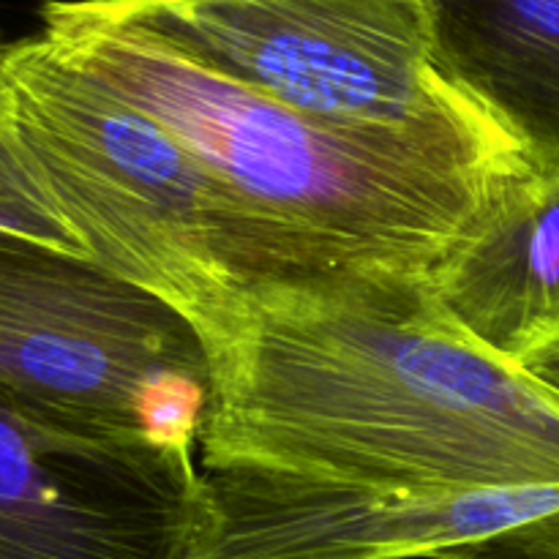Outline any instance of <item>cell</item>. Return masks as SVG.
Returning <instances> with one entry per match:
<instances>
[{
	"mask_svg": "<svg viewBox=\"0 0 559 559\" xmlns=\"http://www.w3.org/2000/svg\"><path fill=\"white\" fill-rule=\"evenodd\" d=\"M211 364L202 469L385 489L559 486V396L469 336L429 273L251 289Z\"/></svg>",
	"mask_w": 559,
	"mask_h": 559,
	"instance_id": "6da1fadb",
	"label": "cell"
},
{
	"mask_svg": "<svg viewBox=\"0 0 559 559\" xmlns=\"http://www.w3.org/2000/svg\"><path fill=\"white\" fill-rule=\"evenodd\" d=\"M191 559H440L559 513V486L385 489L262 469H200Z\"/></svg>",
	"mask_w": 559,
	"mask_h": 559,
	"instance_id": "52a82bcc",
	"label": "cell"
},
{
	"mask_svg": "<svg viewBox=\"0 0 559 559\" xmlns=\"http://www.w3.org/2000/svg\"><path fill=\"white\" fill-rule=\"evenodd\" d=\"M555 544H557V549H559V522L555 524Z\"/></svg>",
	"mask_w": 559,
	"mask_h": 559,
	"instance_id": "4fadbf2b",
	"label": "cell"
},
{
	"mask_svg": "<svg viewBox=\"0 0 559 559\" xmlns=\"http://www.w3.org/2000/svg\"><path fill=\"white\" fill-rule=\"evenodd\" d=\"M202 519L194 456L0 393V559H191Z\"/></svg>",
	"mask_w": 559,
	"mask_h": 559,
	"instance_id": "8992f818",
	"label": "cell"
},
{
	"mask_svg": "<svg viewBox=\"0 0 559 559\" xmlns=\"http://www.w3.org/2000/svg\"><path fill=\"white\" fill-rule=\"evenodd\" d=\"M3 47H5V44H3V38H0V52H3Z\"/></svg>",
	"mask_w": 559,
	"mask_h": 559,
	"instance_id": "5bb4252c",
	"label": "cell"
},
{
	"mask_svg": "<svg viewBox=\"0 0 559 559\" xmlns=\"http://www.w3.org/2000/svg\"><path fill=\"white\" fill-rule=\"evenodd\" d=\"M0 393L74 429L194 456L213 364L189 317L158 295L0 235Z\"/></svg>",
	"mask_w": 559,
	"mask_h": 559,
	"instance_id": "5b68a950",
	"label": "cell"
},
{
	"mask_svg": "<svg viewBox=\"0 0 559 559\" xmlns=\"http://www.w3.org/2000/svg\"><path fill=\"white\" fill-rule=\"evenodd\" d=\"M559 513L530 527L513 530V533L497 535L484 544L464 546V549L448 551L440 559H559L555 544V524Z\"/></svg>",
	"mask_w": 559,
	"mask_h": 559,
	"instance_id": "8fae6325",
	"label": "cell"
},
{
	"mask_svg": "<svg viewBox=\"0 0 559 559\" xmlns=\"http://www.w3.org/2000/svg\"><path fill=\"white\" fill-rule=\"evenodd\" d=\"M429 284L469 336L508 360L557 328L559 169L530 167L502 180Z\"/></svg>",
	"mask_w": 559,
	"mask_h": 559,
	"instance_id": "ba28073f",
	"label": "cell"
},
{
	"mask_svg": "<svg viewBox=\"0 0 559 559\" xmlns=\"http://www.w3.org/2000/svg\"><path fill=\"white\" fill-rule=\"evenodd\" d=\"M38 20L49 47L158 120L322 273H431L516 175L415 136L309 118L98 0H47Z\"/></svg>",
	"mask_w": 559,
	"mask_h": 559,
	"instance_id": "7a4b0ae2",
	"label": "cell"
},
{
	"mask_svg": "<svg viewBox=\"0 0 559 559\" xmlns=\"http://www.w3.org/2000/svg\"><path fill=\"white\" fill-rule=\"evenodd\" d=\"M513 364L524 374L533 377L538 385H544L546 391L559 396V325L535 333L530 342H524V347L519 349Z\"/></svg>",
	"mask_w": 559,
	"mask_h": 559,
	"instance_id": "7c38bea8",
	"label": "cell"
},
{
	"mask_svg": "<svg viewBox=\"0 0 559 559\" xmlns=\"http://www.w3.org/2000/svg\"><path fill=\"white\" fill-rule=\"evenodd\" d=\"M11 120L85 254L189 317L211 353L246 293L325 278L158 120L38 33L5 44Z\"/></svg>",
	"mask_w": 559,
	"mask_h": 559,
	"instance_id": "3957f363",
	"label": "cell"
},
{
	"mask_svg": "<svg viewBox=\"0 0 559 559\" xmlns=\"http://www.w3.org/2000/svg\"><path fill=\"white\" fill-rule=\"evenodd\" d=\"M205 69L309 118L522 173L516 142L440 69L426 0H98Z\"/></svg>",
	"mask_w": 559,
	"mask_h": 559,
	"instance_id": "277c9868",
	"label": "cell"
},
{
	"mask_svg": "<svg viewBox=\"0 0 559 559\" xmlns=\"http://www.w3.org/2000/svg\"><path fill=\"white\" fill-rule=\"evenodd\" d=\"M435 55L533 169H559V0H426Z\"/></svg>",
	"mask_w": 559,
	"mask_h": 559,
	"instance_id": "9c48e42d",
	"label": "cell"
},
{
	"mask_svg": "<svg viewBox=\"0 0 559 559\" xmlns=\"http://www.w3.org/2000/svg\"><path fill=\"white\" fill-rule=\"evenodd\" d=\"M0 235L91 260L66 224L47 180L22 142L5 104L3 85H0Z\"/></svg>",
	"mask_w": 559,
	"mask_h": 559,
	"instance_id": "30bf717a",
	"label": "cell"
}]
</instances>
